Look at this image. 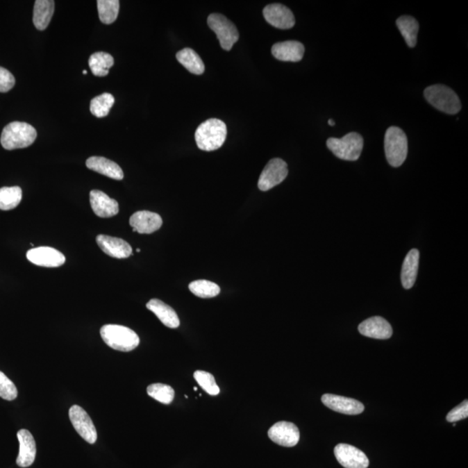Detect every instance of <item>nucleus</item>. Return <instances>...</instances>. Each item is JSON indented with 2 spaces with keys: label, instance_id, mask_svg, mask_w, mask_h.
I'll use <instances>...</instances> for the list:
<instances>
[{
  "label": "nucleus",
  "instance_id": "nucleus-1",
  "mask_svg": "<svg viewBox=\"0 0 468 468\" xmlns=\"http://www.w3.org/2000/svg\"><path fill=\"white\" fill-rule=\"evenodd\" d=\"M228 135V128L219 119H209L199 126L195 132L198 148L203 151H215L222 148Z\"/></svg>",
  "mask_w": 468,
  "mask_h": 468
},
{
  "label": "nucleus",
  "instance_id": "nucleus-2",
  "mask_svg": "<svg viewBox=\"0 0 468 468\" xmlns=\"http://www.w3.org/2000/svg\"><path fill=\"white\" fill-rule=\"evenodd\" d=\"M37 138V131L26 122H13L3 128L1 145L6 150L24 149L31 146Z\"/></svg>",
  "mask_w": 468,
  "mask_h": 468
},
{
  "label": "nucleus",
  "instance_id": "nucleus-3",
  "mask_svg": "<svg viewBox=\"0 0 468 468\" xmlns=\"http://www.w3.org/2000/svg\"><path fill=\"white\" fill-rule=\"evenodd\" d=\"M100 334L108 346L118 351H131L140 344L138 335L134 331L117 324H106L101 328Z\"/></svg>",
  "mask_w": 468,
  "mask_h": 468
},
{
  "label": "nucleus",
  "instance_id": "nucleus-4",
  "mask_svg": "<svg viewBox=\"0 0 468 468\" xmlns=\"http://www.w3.org/2000/svg\"><path fill=\"white\" fill-rule=\"evenodd\" d=\"M424 97L432 106L442 112L456 115L462 110V103L459 97L448 86L442 85L429 86L424 90Z\"/></svg>",
  "mask_w": 468,
  "mask_h": 468
},
{
  "label": "nucleus",
  "instance_id": "nucleus-5",
  "mask_svg": "<svg viewBox=\"0 0 468 468\" xmlns=\"http://www.w3.org/2000/svg\"><path fill=\"white\" fill-rule=\"evenodd\" d=\"M386 158L390 166L398 167L408 156V138L403 129L390 127L387 129L384 139Z\"/></svg>",
  "mask_w": 468,
  "mask_h": 468
},
{
  "label": "nucleus",
  "instance_id": "nucleus-6",
  "mask_svg": "<svg viewBox=\"0 0 468 468\" xmlns=\"http://www.w3.org/2000/svg\"><path fill=\"white\" fill-rule=\"evenodd\" d=\"M328 149L341 160H358L363 148V138L358 133H349L342 138H330L327 140Z\"/></svg>",
  "mask_w": 468,
  "mask_h": 468
},
{
  "label": "nucleus",
  "instance_id": "nucleus-7",
  "mask_svg": "<svg viewBox=\"0 0 468 468\" xmlns=\"http://www.w3.org/2000/svg\"><path fill=\"white\" fill-rule=\"evenodd\" d=\"M208 26L217 36L223 50L230 51L239 40L240 35L234 24L222 14H211L208 19Z\"/></svg>",
  "mask_w": 468,
  "mask_h": 468
},
{
  "label": "nucleus",
  "instance_id": "nucleus-8",
  "mask_svg": "<svg viewBox=\"0 0 468 468\" xmlns=\"http://www.w3.org/2000/svg\"><path fill=\"white\" fill-rule=\"evenodd\" d=\"M288 176L287 164L282 159H272L260 174L258 187L261 191H268L285 180Z\"/></svg>",
  "mask_w": 468,
  "mask_h": 468
},
{
  "label": "nucleus",
  "instance_id": "nucleus-9",
  "mask_svg": "<svg viewBox=\"0 0 468 468\" xmlns=\"http://www.w3.org/2000/svg\"><path fill=\"white\" fill-rule=\"evenodd\" d=\"M73 427L78 435L90 444H94L97 440V432L92 418L83 408L74 405L69 411Z\"/></svg>",
  "mask_w": 468,
  "mask_h": 468
},
{
  "label": "nucleus",
  "instance_id": "nucleus-10",
  "mask_svg": "<svg viewBox=\"0 0 468 468\" xmlns=\"http://www.w3.org/2000/svg\"><path fill=\"white\" fill-rule=\"evenodd\" d=\"M268 436L276 444L292 448L298 444L300 433L298 427L292 422L279 421L269 429Z\"/></svg>",
  "mask_w": 468,
  "mask_h": 468
},
{
  "label": "nucleus",
  "instance_id": "nucleus-11",
  "mask_svg": "<svg viewBox=\"0 0 468 468\" xmlns=\"http://www.w3.org/2000/svg\"><path fill=\"white\" fill-rule=\"evenodd\" d=\"M31 263L43 267H59L65 263V255L52 247L40 246L27 251Z\"/></svg>",
  "mask_w": 468,
  "mask_h": 468
},
{
  "label": "nucleus",
  "instance_id": "nucleus-12",
  "mask_svg": "<svg viewBox=\"0 0 468 468\" xmlns=\"http://www.w3.org/2000/svg\"><path fill=\"white\" fill-rule=\"evenodd\" d=\"M337 462L345 468H367L369 460L365 453L351 445L338 444L334 449Z\"/></svg>",
  "mask_w": 468,
  "mask_h": 468
},
{
  "label": "nucleus",
  "instance_id": "nucleus-13",
  "mask_svg": "<svg viewBox=\"0 0 468 468\" xmlns=\"http://www.w3.org/2000/svg\"><path fill=\"white\" fill-rule=\"evenodd\" d=\"M263 14L265 20L278 29H291L295 24V17L292 10L281 3H271L265 7Z\"/></svg>",
  "mask_w": 468,
  "mask_h": 468
},
{
  "label": "nucleus",
  "instance_id": "nucleus-14",
  "mask_svg": "<svg viewBox=\"0 0 468 468\" xmlns=\"http://www.w3.org/2000/svg\"><path fill=\"white\" fill-rule=\"evenodd\" d=\"M322 401L330 410L341 414L356 415L362 413L365 410V406L360 401L352 399V398L337 396V394H324Z\"/></svg>",
  "mask_w": 468,
  "mask_h": 468
},
{
  "label": "nucleus",
  "instance_id": "nucleus-15",
  "mask_svg": "<svg viewBox=\"0 0 468 468\" xmlns=\"http://www.w3.org/2000/svg\"><path fill=\"white\" fill-rule=\"evenodd\" d=\"M358 331L362 336L375 340H389L393 334L392 327L382 317H372L363 321L359 324Z\"/></svg>",
  "mask_w": 468,
  "mask_h": 468
},
{
  "label": "nucleus",
  "instance_id": "nucleus-16",
  "mask_svg": "<svg viewBox=\"0 0 468 468\" xmlns=\"http://www.w3.org/2000/svg\"><path fill=\"white\" fill-rule=\"evenodd\" d=\"M133 231L141 234H150L157 231L162 226V219L158 214L149 211L135 212L129 219Z\"/></svg>",
  "mask_w": 468,
  "mask_h": 468
},
{
  "label": "nucleus",
  "instance_id": "nucleus-17",
  "mask_svg": "<svg viewBox=\"0 0 468 468\" xmlns=\"http://www.w3.org/2000/svg\"><path fill=\"white\" fill-rule=\"evenodd\" d=\"M19 442V453L16 460L17 465L20 467H28L33 465L36 459V442L27 429H21L17 434Z\"/></svg>",
  "mask_w": 468,
  "mask_h": 468
},
{
  "label": "nucleus",
  "instance_id": "nucleus-18",
  "mask_svg": "<svg viewBox=\"0 0 468 468\" xmlns=\"http://www.w3.org/2000/svg\"><path fill=\"white\" fill-rule=\"evenodd\" d=\"M90 201L93 212L99 217L110 218L118 214V202L108 197L102 191L92 190L90 192Z\"/></svg>",
  "mask_w": 468,
  "mask_h": 468
},
{
  "label": "nucleus",
  "instance_id": "nucleus-19",
  "mask_svg": "<svg viewBox=\"0 0 468 468\" xmlns=\"http://www.w3.org/2000/svg\"><path fill=\"white\" fill-rule=\"evenodd\" d=\"M97 242L104 253L116 258H127L132 255V247L125 240L107 235L97 237Z\"/></svg>",
  "mask_w": 468,
  "mask_h": 468
},
{
  "label": "nucleus",
  "instance_id": "nucleus-20",
  "mask_svg": "<svg viewBox=\"0 0 468 468\" xmlns=\"http://www.w3.org/2000/svg\"><path fill=\"white\" fill-rule=\"evenodd\" d=\"M271 53L278 60L299 62L305 54V47L299 41H285L277 43L271 48Z\"/></svg>",
  "mask_w": 468,
  "mask_h": 468
},
{
  "label": "nucleus",
  "instance_id": "nucleus-21",
  "mask_svg": "<svg viewBox=\"0 0 468 468\" xmlns=\"http://www.w3.org/2000/svg\"><path fill=\"white\" fill-rule=\"evenodd\" d=\"M86 166L90 170L103 174L111 179L121 181L124 174L118 164L104 157L92 156L86 160Z\"/></svg>",
  "mask_w": 468,
  "mask_h": 468
},
{
  "label": "nucleus",
  "instance_id": "nucleus-22",
  "mask_svg": "<svg viewBox=\"0 0 468 468\" xmlns=\"http://www.w3.org/2000/svg\"><path fill=\"white\" fill-rule=\"evenodd\" d=\"M147 308L150 312L155 313L164 326L171 328V329H176L180 326L179 317H178L176 310L172 307L166 305L162 300L156 299L150 300L147 303Z\"/></svg>",
  "mask_w": 468,
  "mask_h": 468
},
{
  "label": "nucleus",
  "instance_id": "nucleus-23",
  "mask_svg": "<svg viewBox=\"0 0 468 468\" xmlns=\"http://www.w3.org/2000/svg\"><path fill=\"white\" fill-rule=\"evenodd\" d=\"M419 260H420V253L417 249L408 251L407 256L404 258L401 278V284L405 289L413 287L417 281Z\"/></svg>",
  "mask_w": 468,
  "mask_h": 468
},
{
  "label": "nucleus",
  "instance_id": "nucleus-24",
  "mask_svg": "<svg viewBox=\"0 0 468 468\" xmlns=\"http://www.w3.org/2000/svg\"><path fill=\"white\" fill-rule=\"evenodd\" d=\"M55 2L51 0H37L33 10V23L37 30L47 29L53 16Z\"/></svg>",
  "mask_w": 468,
  "mask_h": 468
},
{
  "label": "nucleus",
  "instance_id": "nucleus-25",
  "mask_svg": "<svg viewBox=\"0 0 468 468\" xmlns=\"http://www.w3.org/2000/svg\"><path fill=\"white\" fill-rule=\"evenodd\" d=\"M176 58L180 64L183 65L188 72L194 75L203 74L205 65L200 56L190 48H185L177 52Z\"/></svg>",
  "mask_w": 468,
  "mask_h": 468
},
{
  "label": "nucleus",
  "instance_id": "nucleus-26",
  "mask_svg": "<svg viewBox=\"0 0 468 468\" xmlns=\"http://www.w3.org/2000/svg\"><path fill=\"white\" fill-rule=\"evenodd\" d=\"M396 26L408 47L414 48L417 44L418 21L411 16H401L396 20Z\"/></svg>",
  "mask_w": 468,
  "mask_h": 468
},
{
  "label": "nucleus",
  "instance_id": "nucleus-27",
  "mask_svg": "<svg viewBox=\"0 0 468 468\" xmlns=\"http://www.w3.org/2000/svg\"><path fill=\"white\" fill-rule=\"evenodd\" d=\"M89 65L94 75L106 76L109 74V69L114 65V58L106 52H96L90 56Z\"/></svg>",
  "mask_w": 468,
  "mask_h": 468
},
{
  "label": "nucleus",
  "instance_id": "nucleus-28",
  "mask_svg": "<svg viewBox=\"0 0 468 468\" xmlns=\"http://www.w3.org/2000/svg\"><path fill=\"white\" fill-rule=\"evenodd\" d=\"M21 200H22V190L19 187L0 188V209L1 210H12L19 205Z\"/></svg>",
  "mask_w": 468,
  "mask_h": 468
},
{
  "label": "nucleus",
  "instance_id": "nucleus-29",
  "mask_svg": "<svg viewBox=\"0 0 468 468\" xmlns=\"http://www.w3.org/2000/svg\"><path fill=\"white\" fill-rule=\"evenodd\" d=\"M97 8L101 22L110 24L117 19L120 2L118 0H99Z\"/></svg>",
  "mask_w": 468,
  "mask_h": 468
},
{
  "label": "nucleus",
  "instance_id": "nucleus-30",
  "mask_svg": "<svg viewBox=\"0 0 468 468\" xmlns=\"http://www.w3.org/2000/svg\"><path fill=\"white\" fill-rule=\"evenodd\" d=\"M190 292L201 299H212L218 296L221 288L217 284L208 281H197L192 282L190 286Z\"/></svg>",
  "mask_w": 468,
  "mask_h": 468
},
{
  "label": "nucleus",
  "instance_id": "nucleus-31",
  "mask_svg": "<svg viewBox=\"0 0 468 468\" xmlns=\"http://www.w3.org/2000/svg\"><path fill=\"white\" fill-rule=\"evenodd\" d=\"M115 99L110 93H104L95 97L90 102V112L94 116L102 118L108 116L114 106Z\"/></svg>",
  "mask_w": 468,
  "mask_h": 468
},
{
  "label": "nucleus",
  "instance_id": "nucleus-32",
  "mask_svg": "<svg viewBox=\"0 0 468 468\" xmlns=\"http://www.w3.org/2000/svg\"><path fill=\"white\" fill-rule=\"evenodd\" d=\"M147 392L150 397L163 404H170L174 398L173 387L163 383H153L148 387Z\"/></svg>",
  "mask_w": 468,
  "mask_h": 468
},
{
  "label": "nucleus",
  "instance_id": "nucleus-33",
  "mask_svg": "<svg viewBox=\"0 0 468 468\" xmlns=\"http://www.w3.org/2000/svg\"><path fill=\"white\" fill-rule=\"evenodd\" d=\"M194 379L197 381L199 385L210 396H217L219 393V387L215 382V376L212 374L197 370L194 374Z\"/></svg>",
  "mask_w": 468,
  "mask_h": 468
},
{
  "label": "nucleus",
  "instance_id": "nucleus-34",
  "mask_svg": "<svg viewBox=\"0 0 468 468\" xmlns=\"http://www.w3.org/2000/svg\"><path fill=\"white\" fill-rule=\"evenodd\" d=\"M17 396V390L15 384L0 371V397L6 401L15 400Z\"/></svg>",
  "mask_w": 468,
  "mask_h": 468
},
{
  "label": "nucleus",
  "instance_id": "nucleus-35",
  "mask_svg": "<svg viewBox=\"0 0 468 468\" xmlns=\"http://www.w3.org/2000/svg\"><path fill=\"white\" fill-rule=\"evenodd\" d=\"M468 417V403L467 400L462 401V404L456 407L446 415V421L449 422H457L464 420Z\"/></svg>",
  "mask_w": 468,
  "mask_h": 468
},
{
  "label": "nucleus",
  "instance_id": "nucleus-36",
  "mask_svg": "<svg viewBox=\"0 0 468 468\" xmlns=\"http://www.w3.org/2000/svg\"><path fill=\"white\" fill-rule=\"evenodd\" d=\"M15 85V78L6 69L0 67V92H10Z\"/></svg>",
  "mask_w": 468,
  "mask_h": 468
},
{
  "label": "nucleus",
  "instance_id": "nucleus-37",
  "mask_svg": "<svg viewBox=\"0 0 468 468\" xmlns=\"http://www.w3.org/2000/svg\"><path fill=\"white\" fill-rule=\"evenodd\" d=\"M328 124L331 126H334L335 125V122L333 120V119H330L329 122H328Z\"/></svg>",
  "mask_w": 468,
  "mask_h": 468
},
{
  "label": "nucleus",
  "instance_id": "nucleus-38",
  "mask_svg": "<svg viewBox=\"0 0 468 468\" xmlns=\"http://www.w3.org/2000/svg\"><path fill=\"white\" fill-rule=\"evenodd\" d=\"M83 75H86V74H87V72H86V71H83Z\"/></svg>",
  "mask_w": 468,
  "mask_h": 468
},
{
  "label": "nucleus",
  "instance_id": "nucleus-39",
  "mask_svg": "<svg viewBox=\"0 0 468 468\" xmlns=\"http://www.w3.org/2000/svg\"><path fill=\"white\" fill-rule=\"evenodd\" d=\"M136 251H138V253H140V251H141V249H139V248H138V249H137V250H136Z\"/></svg>",
  "mask_w": 468,
  "mask_h": 468
}]
</instances>
